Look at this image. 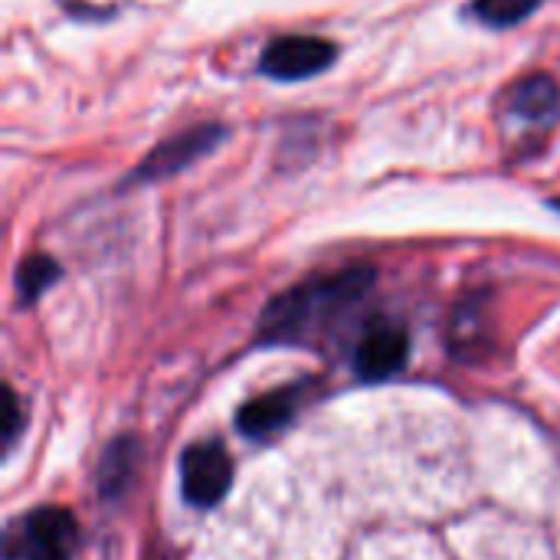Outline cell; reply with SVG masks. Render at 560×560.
Segmentation results:
<instances>
[{"label": "cell", "mask_w": 560, "mask_h": 560, "mask_svg": "<svg viewBox=\"0 0 560 560\" xmlns=\"http://www.w3.org/2000/svg\"><path fill=\"white\" fill-rule=\"evenodd\" d=\"M371 269H348L328 279H312L285 295H279L259 322L266 341H295L315 325L328 322L335 312L358 302L371 285Z\"/></svg>", "instance_id": "1"}, {"label": "cell", "mask_w": 560, "mask_h": 560, "mask_svg": "<svg viewBox=\"0 0 560 560\" xmlns=\"http://www.w3.org/2000/svg\"><path fill=\"white\" fill-rule=\"evenodd\" d=\"M233 482V463L220 443H197L180 456L184 499L197 509H213Z\"/></svg>", "instance_id": "2"}, {"label": "cell", "mask_w": 560, "mask_h": 560, "mask_svg": "<svg viewBox=\"0 0 560 560\" xmlns=\"http://www.w3.org/2000/svg\"><path fill=\"white\" fill-rule=\"evenodd\" d=\"M335 59H338L335 43H328L322 36H279L266 46L259 69L269 79L295 82V79H308V75L325 72Z\"/></svg>", "instance_id": "3"}, {"label": "cell", "mask_w": 560, "mask_h": 560, "mask_svg": "<svg viewBox=\"0 0 560 560\" xmlns=\"http://www.w3.org/2000/svg\"><path fill=\"white\" fill-rule=\"evenodd\" d=\"M20 560H69L75 548V522L62 509H39L23 522V532L16 535Z\"/></svg>", "instance_id": "4"}, {"label": "cell", "mask_w": 560, "mask_h": 560, "mask_svg": "<svg viewBox=\"0 0 560 560\" xmlns=\"http://www.w3.org/2000/svg\"><path fill=\"white\" fill-rule=\"evenodd\" d=\"M407 351H410L407 331L390 322H377L374 328L364 331L354 351V371L364 381H384L407 364Z\"/></svg>", "instance_id": "5"}, {"label": "cell", "mask_w": 560, "mask_h": 560, "mask_svg": "<svg viewBox=\"0 0 560 560\" xmlns=\"http://www.w3.org/2000/svg\"><path fill=\"white\" fill-rule=\"evenodd\" d=\"M220 138H223L220 125H200V128H187V131L174 135L167 144H161V148H154L148 154V161L138 171V180H158V177L177 174L180 167H187L197 158L210 154Z\"/></svg>", "instance_id": "6"}, {"label": "cell", "mask_w": 560, "mask_h": 560, "mask_svg": "<svg viewBox=\"0 0 560 560\" xmlns=\"http://www.w3.org/2000/svg\"><path fill=\"white\" fill-rule=\"evenodd\" d=\"M502 105L512 118L525 125H555L560 112V85L548 72L522 75L505 89Z\"/></svg>", "instance_id": "7"}, {"label": "cell", "mask_w": 560, "mask_h": 560, "mask_svg": "<svg viewBox=\"0 0 560 560\" xmlns=\"http://www.w3.org/2000/svg\"><path fill=\"white\" fill-rule=\"evenodd\" d=\"M299 397H302V387H282V390H272V394H266V397H256V400H249V404L240 410L236 423H240V430H243L246 436H253V440L272 436V433H279V430L295 417Z\"/></svg>", "instance_id": "8"}, {"label": "cell", "mask_w": 560, "mask_h": 560, "mask_svg": "<svg viewBox=\"0 0 560 560\" xmlns=\"http://www.w3.org/2000/svg\"><path fill=\"white\" fill-rule=\"evenodd\" d=\"M538 7H541V0H476L472 10L489 26H515V23L528 20Z\"/></svg>", "instance_id": "9"}, {"label": "cell", "mask_w": 560, "mask_h": 560, "mask_svg": "<svg viewBox=\"0 0 560 560\" xmlns=\"http://www.w3.org/2000/svg\"><path fill=\"white\" fill-rule=\"evenodd\" d=\"M56 276H59V269H56V262H52V259H46V256H33V259H26V262L20 266V272H16L20 295H23L26 302H33L46 285H52V282H56Z\"/></svg>", "instance_id": "10"}, {"label": "cell", "mask_w": 560, "mask_h": 560, "mask_svg": "<svg viewBox=\"0 0 560 560\" xmlns=\"http://www.w3.org/2000/svg\"><path fill=\"white\" fill-rule=\"evenodd\" d=\"M105 472H102V489H115V486H121L128 476H131V456L128 453H118V450H112L108 456H105Z\"/></svg>", "instance_id": "11"}, {"label": "cell", "mask_w": 560, "mask_h": 560, "mask_svg": "<svg viewBox=\"0 0 560 560\" xmlns=\"http://www.w3.org/2000/svg\"><path fill=\"white\" fill-rule=\"evenodd\" d=\"M20 433V410H16V397L7 390V420H3V436H7V446L16 440Z\"/></svg>", "instance_id": "12"}, {"label": "cell", "mask_w": 560, "mask_h": 560, "mask_svg": "<svg viewBox=\"0 0 560 560\" xmlns=\"http://www.w3.org/2000/svg\"><path fill=\"white\" fill-rule=\"evenodd\" d=\"M555 207H558V210H560V200H558V203H555Z\"/></svg>", "instance_id": "13"}]
</instances>
